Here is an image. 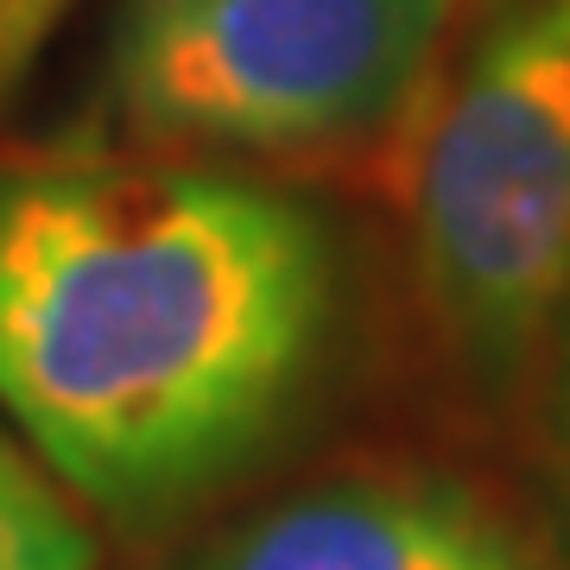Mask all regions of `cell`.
Instances as JSON below:
<instances>
[{"mask_svg":"<svg viewBox=\"0 0 570 570\" xmlns=\"http://www.w3.org/2000/svg\"><path fill=\"white\" fill-rule=\"evenodd\" d=\"M330 330V242L209 159L0 165V419L121 527L204 501L292 419Z\"/></svg>","mask_w":570,"mask_h":570,"instance_id":"1","label":"cell"},{"mask_svg":"<svg viewBox=\"0 0 570 570\" xmlns=\"http://www.w3.org/2000/svg\"><path fill=\"white\" fill-rule=\"evenodd\" d=\"M400 165L431 336L482 400H513L570 317V0L475 20Z\"/></svg>","mask_w":570,"mask_h":570,"instance_id":"2","label":"cell"},{"mask_svg":"<svg viewBox=\"0 0 570 570\" xmlns=\"http://www.w3.org/2000/svg\"><path fill=\"white\" fill-rule=\"evenodd\" d=\"M450 32L456 0H134L115 102L165 159H400Z\"/></svg>","mask_w":570,"mask_h":570,"instance_id":"3","label":"cell"},{"mask_svg":"<svg viewBox=\"0 0 570 570\" xmlns=\"http://www.w3.org/2000/svg\"><path fill=\"white\" fill-rule=\"evenodd\" d=\"M190 570H532V551L450 475L355 469L254 508Z\"/></svg>","mask_w":570,"mask_h":570,"instance_id":"4","label":"cell"},{"mask_svg":"<svg viewBox=\"0 0 570 570\" xmlns=\"http://www.w3.org/2000/svg\"><path fill=\"white\" fill-rule=\"evenodd\" d=\"M0 570H96V532L0 431Z\"/></svg>","mask_w":570,"mask_h":570,"instance_id":"5","label":"cell"},{"mask_svg":"<svg viewBox=\"0 0 570 570\" xmlns=\"http://www.w3.org/2000/svg\"><path fill=\"white\" fill-rule=\"evenodd\" d=\"M63 7L70 0H0V102L26 77V63L39 58V45L63 20Z\"/></svg>","mask_w":570,"mask_h":570,"instance_id":"6","label":"cell"},{"mask_svg":"<svg viewBox=\"0 0 570 570\" xmlns=\"http://www.w3.org/2000/svg\"><path fill=\"white\" fill-rule=\"evenodd\" d=\"M501 7H508V0H456V20H489Z\"/></svg>","mask_w":570,"mask_h":570,"instance_id":"7","label":"cell"},{"mask_svg":"<svg viewBox=\"0 0 570 570\" xmlns=\"http://www.w3.org/2000/svg\"><path fill=\"white\" fill-rule=\"evenodd\" d=\"M564 444H570V374H564Z\"/></svg>","mask_w":570,"mask_h":570,"instance_id":"8","label":"cell"}]
</instances>
